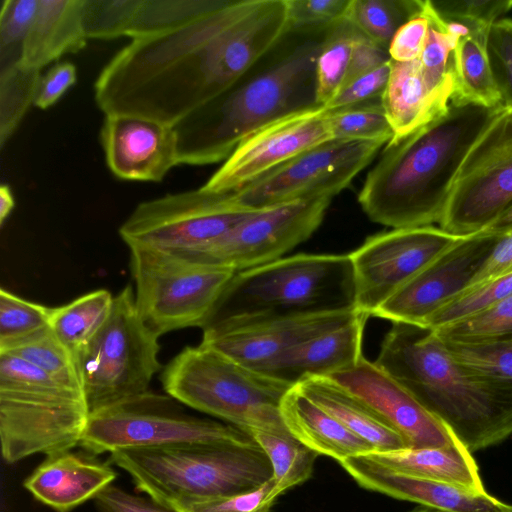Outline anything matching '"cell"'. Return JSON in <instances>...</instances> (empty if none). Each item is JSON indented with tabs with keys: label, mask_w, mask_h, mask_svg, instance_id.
<instances>
[{
	"label": "cell",
	"mask_w": 512,
	"mask_h": 512,
	"mask_svg": "<svg viewBox=\"0 0 512 512\" xmlns=\"http://www.w3.org/2000/svg\"><path fill=\"white\" fill-rule=\"evenodd\" d=\"M288 29L287 0H198L183 19L135 38L99 73L105 115L174 126L215 98Z\"/></svg>",
	"instance_id": "1"
},
{
	"label": "cell",
	"mask_w": 512,
	"mask_h": 512,
	"mask_svg": "<svg viewBox=\"0 0 512 512\" xmlns=\"http://www.w3.org/2000/svg\"><path fill=\"white\" fill-rule=\"evenodd\" d=\"M327 28H289L223 92L176 123L178 164L225 161L246 137L286 115L320 106L316 63Z\"/></svg>",
	"instance_id": "2"
},
{
	"label": "cell",
	"mask_w": 512,
	"mask_h": 512,
	"mask_svg": "<svg viewBox=\"0 0 512 512\" xmlns=\"http://www.w3.org/2000/svg\"><path fill=\"white\" fill-rule=\"evenodd\" d=\"M505 108L451 102L444 114L389 141L358 194L368 218L393 229L439 223L469 151Z\"/></svg>",
	"instance_id": "3"
},
{
	"label": "cell",
	"mask_w": 512,
	"mask_h": 512,
	"mask_svg": "<svg viewBox=\"0 0 512 512\" xmlns=\"http://www.w3.org/2000/svg\"><path fill=\"white\" fill-rule=\"evenodd\" d=\"M374 363L470 452L512 434V388L456 361L431 329L392 323Z\"/></svg>",
	"instance_id": "4"
},
{
	"label": "cell",
	"mask_w": 512,
	"mask_h": 512,
	"mask_svg": "<svg viewBox=\"0 0 512 512\" xmlns=\"http://www.w3.org/2000/svg\"><path fill=\"white\" fill-rule=\"evenodd\" d=\"M351 310L356 305L349 254H297L236 272L206 326Z\"/></svg>",
	"instance_id": "5"
},
{
	"label": "cell",
	"mask_w": 512,
	"mask_h": 512,
	"mask_svg": "<svg viewBox=\"0 0 512 512\" xmlns=\"http://www.w3.org/2000/svg\"><path fill=\"white\" fill-rule=\"evenodd\" d=\"M109 460L131 477L139 492L167 508L181 501L254 490L273 475L259 445L128 448L111 452Z\"/></svg>",
	"instance_id": "6"
},
{
	"label": "cell",
	"mask_w": 512,
	"mask_h": 512,
	"mask_svg": "<svg viewBox=\"0 0 512 512\" xmlns=\"http://www.w3.org/2000/svg\"><path fill=\"white\" fill-rule=\"evenodd\" d=\"M160 379L166 394L184 406L248 434L288 432L280 406L293 386L212 348L202 344L185 347L165 366Z\"/></svg>",
	"instance_id": "7"
},
{
	"label": "cell",
	"mask_w": 512,
	"mask_h": 512,
	"mask_svg": "<svg viewBox=\"0 0 512 512\" xmlns=\"http://www.w3.org/2000/svg\"><path fill=\"white\" fill-rule=\"evenodd\" d=\"M159 336L143 322L131 285L114 296L106 321L76 357L89 412L149 391L161 369Z\"/></svg>",
	"instance_id": "8"
},
{
	"label": "cell",
	"mask_w": 512,
	"mask_h": 512,
	"mask_svg": "<svg viewBox=\"0 0 512 512\" xmlns=\"http://www.w3.org/2000/svg\"><path fill=\"white\" fill-rule=\"evenodd\" d=\"M129 249L137 310L145 325L159 337L188 327L203 329L236 273L182 253Z\"/></svg>",
	"instance_id": "9"
},
{
	"label": "cell",
	"mask_w": 512,
	"mask_h": 512,
	"mask_svg": "<svg viewBox=\"0 0 512 512\" xmlns=\"http://www.w3.org/2000/svg\"><path fill=\"white\" fill-rule=\"evenodd\" d=\"M182 405L147 391L93 411L79 445L92 455L183 443L258 445L247 432L189 414Z\"/></svg>",
	"instance_id": "10"
},
{
	"label": "cell",
	"mask_w": 512,
	"mask_h": 512,
	"mask_svg": "<svg viewBox=\"0 0 512 512\" xmlns=\"http://www.w3.org/2000/svg\"><path fill=\"white\" fill-rule=\"evenodd\" d=\"M258 210L239 203L233 193L200 187L138 204L119 235L129 248L197 253Z\"/></svg>",
	"instance_id": "11"
},
{
	"label": "cell",
	"mask_w": 512,
	"mask_h": 512,
	"mask_svg": "<svg viewBox=\"0 0 512 512\" xmlns=\"http://www.w3.org/2000/svg\"><path fill=\"white\" fill-rule=\"evenodd\" d=\"M512 202V109L505 108L469 151L440 228L455 236L483 231Z\"/></svg>",
	"instance_id": "12"
},
{
	"label": "cell",
	"mask_w": 512,
	"mask_h": 512,
	"mask_svg": "<svg viewBox=\"0 0 512 512\" xmlns=\"http://www.w3.org/2000/svg\"><path fill=\"white\" fill-rule=\"evenodd\" d=\"M382 141L330 140L233 192L251 209L318 197L334 198L377 156Z\"/></svg>",
	"instance_id": "13"
},
{
	"label": "cell",
	"mask_w": 512,
	"mask_h": 512,
	"mask_svg": "<svg viewBox=\"0 0 512 512\" xmlns=\"http://www.w3.org/2000/svg\"><path fill=\"white\" fill-rule=\"evenodd\" d=\"M332 198L292 201L256 211L193 259L236 272L282 258L322 223Z\"/></svg>",
	"instance_id": "14"
},
{
	"label": "cell",
	"mask_w": 512,
	"mask_h": 512,
	"mask_svg": "<svg viewBox=\"0 0 512 512\" xmlns=\"http://www.w3.org/2000/svg\"><path fill=\"white\" fill-rule=\"evenodd\" d=\"M461 237L433 225L392 229L368 237L349 254L356 310L372 316L398 289Z\"/></svg>",
	"instance_id": "15"
},
{
	"label": "cell",
	"mask_w": 512,
	"mask_h": 512,
	"mask_svg": "<svg viewBox=\"0 0 512 512\" xmlns=\"http://www.w3.org/2000/svg\"><path fill=\"white\" fill-rule=\"evenodd\" d=\"M498 235L463 236L387 299L372 316L424 327L439 309L466 291L492 252Z\"/></svg>",
	"instance_id": "16"
},
{
	"label": "cell",
	"mask_w": 512,
	"mask_h": 512,
	"mask_svg": "<svg viewBox=\"0 0 512 512\" xmlns=\"http://www.w3.org/2000/svg\"><path fill=\"white\" fill-rule=\"evenodd\" d=\"M333 140L329 110L315 106L286 115L243 139L203 188L233 193L263 174Z\"/></svg>",
	"instance_id": "17"
},
{
	"label": "cell",
	"mask_w": 512,
	"mask_h": 512,
	"mask_svg": "<svg viewBox=\"0 0 512 512\" xmlns=\"http://www.w3.org/2000/svg\"><path fill=\"white\" fill-rule=\"evenodd\" d=\"M89 410L84 401L0 392L1 454L7 463L71 450L80 444Z\"/></svg>",
	"instance_id": "18"
},
{
	"label": "cell",
	"mask_w": 512,
	"mask_h": 512,
	"mask_svg": "<svg viewBox=\"0 0 512 512\" xmlns=\"http://www.w3.org/2000/svg\"><path fill=\"white\" fill-rule=\"evenodd\" d=\"M357 310L304 314L262 322L203 328L200 344L250 369L264 372L281 354L353 320Z\"/></svg>",
	"instance_id": "19"
},
{
	"label": "cell",
	"mask_w": 512,
	"mask_h": 512,
	"mask_svg": "<svg viewBox=\"0 0 512 512\" xmlns=\"http://www.w3.org/2000/svg\"><path fill=\"white\" fill-rule=\"evenodd\" d=\"M327 377L367 404L407 448L444 447L458 441L410 392L365 357Z\"/></svg>",
	"instance_id": "20"
},
{
	"label": "cell",
	"mask_w": 512,
	"mask_h": 512,
	"mask_svg": "<svg viewBox=\"0 0 512 512\" xmlns=\"http://www.w3.org/2000/svg\"><path fill=\"white\" fill-rule=\"evenodd\" d=\"M109 170L119 179L160 182L178 164L173 126L131 115H105L100 132Z\"/></svg>",
	"instance_id": "21"
},
{
	"label": "cell",
	"mask_w": 512,
	"mask_h": 512,
	"mask_svg": "<svg viewBox=\"0 0 512 512\" xmlns=\"http://www.w3.org/2000/svg\"><path fill=\"white\" fill-rule=\"evenodd\" d=\"M361 487L390 497L415 502L444 512H511L487 492L476 494L465 489L392 471L366 455L339 462Z\"/></svg>",
	"instance_id": "22"
},
{
	"label": "cell",
	"mask_w": 512,
	"mask_h": 512,
	"mask_svg": "<svg viewBox=\"0 0 512 512\" xmlns=\"http://www.w3.org/2000/svg\"><path fill=\"white\" fill-rule=\"evenodd\" d=\"M95 455L64 450L46 458L24 480V488L56 512H70L95 499L117 477Z\"/></svg>",
	"instance_id": "23"
},
{
	"label": "cell",
	"mask_w": 512,
	"mask_h": 512,
	"mask_svg": "<svg viewBox=\"0 0 512 512\" xmlns=\"http://www.w3.org/2000/svg\"><path fill=\"white\" fill-rule=\"evenodd\" d=\"M368 315L315 336L287 350L263 372L297 385L308 377H327L355 366L363 356L362 343Z\"/></svg>",
	"instance_id": "24"
},
{
	"label": "cell",
	"mask_w": 512,
	"mask_h": 512,
	"mask_svg": "<svg viewBox=\"0 0 512 512\" xmlns=\"http://www.w3.org/2000/svg\"><path fill=\"white\" fill-rule=\"evenodd\" d=\"M280 411L288 431L319 455L340 462L374 451L369 443L315 404L296 385L285 394Z\"/></svg>",
	"instance_id": "25"
},
{
	"label": "cell",
	"mask_w": 512,
	"mask_h": 512,
	"mask_svg": "<svg viewBox=\"0 0 512 512\" xmlns=\"http://www.w3.org/2000/svg\"><path fill=\"white\" fill-rule=\"evenodd\" d=\"M82 5L83 0H39L20 63L41 70L66 54L84 49L88 38Z\"/></svg>",
	"instance_id": "26"
},
{
	"label": "cell",
	"mask_w": 512,
	"mask_h": 512,
	"mask_svg": "<svg viewBox=\"0 0 512 512\" xmlns=\"http://www.w3.org/2000/svg\"><path fill=\"white\" fill-rule=\"evenodd\" d=\"M381 103L394 133L392 140H396L444 114L451 99L429 89L418 59H390V75Z\"/></svg>",
	"instance_id": "27"
},
{
	"label": "cell",
	"mask_w": 512,
	"mask_h": 512,
	"mask_svg": "<svg viewBox=\"0 0 512 512\" xmlns=\"http://www.w3.org/2000/svg\"><path fill=\"white\" fill-rule=\"evenodd\" d=\"M366 456L398 473L453 485L476 494L486 492L471 452L459 441L444 447L373 451Z\"/></svg>",
	"instance_id": "28"
},
{
	"label": "cell",
	"mask_w": 512,
	"mask_h": 512,
	"mask_svg": "<svg viewBox=\"0 0 512 512\" xmlns=\"http://www.w3.org/2000/svg\"><path fill=\"white\" fill-rule=\"evenodd\" d=\"M296 386L353 434L369 443L375 452L407 448L404 439L367 404L331 378L308 377Z\"/></svg>",
	"instance_id": "29"
},
{
	"label": "cell",
	"mask_w": 512,
	"mask_h": 512,
	"mask_svg": "<svg viewBox=\"0 0 512 512\" xmlns=\"http://www.w3.org/2000/svg\"><path fill=\"white\" fill-rule=\"evenodd\" d=\"M113 301L114 296L106 289L86 293L65 305L52 308L49 328L76 359L108 318Z\"/></svg>",
	"instance_id": "30"
},
{
	"label": "cell",
	"mask_w": 512,
	"mask_h": 512,
	"mask_svg": "<svg viewBox=\"0 0 512 512\" xmlns=\"http://www.w3.org/2000/svg\"><path fill=\"white\" fill-rule=\"evenodd\" d=\"M486 39H460L452 53L455 92L451 102L503 106L487 57Z\"/></svg>",
	"instance_id": "31"
},
{
	"label": "cell",
	"mask_w": 512,
	"mask_h": 512,
	"mask_svg": "<svg viewBox=\"0 0 512 512\" xmlns=\"http://www.w3.org/2000/svg\"><path fill=\"white\" fill-rule=\"evenodd\" d=\"M363 34L347 17L327 30L316 63V98L326 107L342 88L356 42Z\"/></svg>",
	"instance_id": "32"
},
{
	"label": "cell",
	"mask_w": 512,
	"mask_h": 512,
	"mask_svg": "<svg viewBox=\"0 0 512 512\" xmlns=\"http://www.w3.org/2000/svg\"><path fill=\"white\" fill-rule=\"evenodd\" d=\"M250 435L267 455L280 494L311 478L319 454L288 432L253 431Z\"/></svg>",
	"instance_id": "33"
},
{
	"label": "cell",
	"mask_w": 512,
	"mask_h": 512,
	"mask_svg": "<svg viewBox=\"0 0 512 512\" xmlns=\"http://www.w3.org/2000/svg\"><path fill=\"white\" fill-rule=\"evenodd\" d=\"M423 8L424 0H352L348 18L367 38L388 50L397 30Z\"/></svg>",
	"instance_id": "34"
},
{
	"label": "cell",
	"mask_w": 512,
	"mask_h": 512,
	"mask_svg": "<svg viewBox=\"0 0 512 512\" xmlns=\"http://www.w3.org/2000/svg\"><path fill=\"white\" fill-rule=\"evenodd\" d=\"M423 14L428 19L429 27L418 58L422 76L431 91L452 100L455 92L452 53L458 41L443 30L430 0H424Z\"/></svg>",
	"instance_id": "35"
},
{
	"label": "cell",
	"mask_w": 512,
	"mask_h": 512,
	"mask_svg": "<svg viewBox=\"0 0 512 512\" xmlns=\"http://www.w3.org/2000/svg\"><path fill=\"white\" fill-rule=\"evenodd\" d=\"M41 70L20 62L0 70V145L14 134L26 112L35 102Z\"/></svg>",
	"instance_id": "36"
},
{
	"label": "cell",
	"mask_w": 512,
	"mask_h": 512,
	"mask_svg": "<svg viewBox=\"0 0 512 512\" xmlns=\"http://www.w3.org/2000/svg\"><path fill=\"white\" fill-rule=\"evenodd\" d=\"M0 352L15 354L33 363L59 383L82 392L76 359L56 339L50 328Z\"/></svg>",
	"instance_id": "37"
},
{
	"label": "cell",
	"mask_w": 512,
	"mask_h": 512,
	"mask_svg": "<svg viewBox=\"0 0 512 512\" xmlns=\"http://www.w3.org/2000/svg\"><path fill=\"white\" fill-rule=\"evenodd\" d=\"M328 110L333 140L382 141L387 144L394 137L381 98Z\"/></svg>",
	"instance_id": "38"
},
{
	"label": "cell",
	"mask_w": 512,
	"mask_h": 512,
	"mask_svg": "<svg viewBox=\"0 0 512 512\" xmlns=\"http://www.w3.org/2000/svg\"><path fill=\"white\" fill-rule=\"evenodd\" d=\"M441 340L456 361L512 388V336L480 342Z\"/></svg>",
	"instance_id": "39"
},
{
	"label": "cell",
	"mask_w": 512,
	"mask_h": 512,
	"mask_svg": "<svg viewBox=\"0 0 512 512\" xmlns=\"http://www.w3.org/2000/svg\"><path fill=\"white\" fill-rule=\"evenodd\" d=\"M0 392L85 402L82 392L59 383L33 363L9 352H0Z\"/></svg>",
	"instance_id": "40"
},
{
	"label": "cell",
	"mask_w": 512,
	"mask_h": 512,
	"mask_svg": "<svg viewBox=\"0 0 512 512\" xmlns=\"http://www.w3.org/2000/svg\"><path fill=\"white\" fill-rule=\"evenodd\" d=\"M51 307L0 289V350L49 328Z\"/></svg>",
	"instance_id": "41"
},
{
	"label": "cell",
	"mask_w": 512,
	"mask_h": 512,
	"mask_svg": "<svg viewBox=\"0 0 512 512\" xmlns=\"http://www.w3.org/2000/svg\"><path fill=\"white\" fill-rule=\"evenodd\" d=\"M512 295V270L480 285L471 287L439 309L426 322L436 330L468 318Z\"/></svg>",
	"instance_id": "42"
},
{
	"label": "cell",
	"mask_w": 512,
	"mask_h": 512,
	"mask_svg": "<svg viewBox=\"0 0 512 512\" xmlns=\"http://www.w3.org/2000/svg\"><path fill=\"white\" fill-rule=\"evenodd\" d=\"M432 331L441 339L455 342L512 336V295L468 318Z\"/></svg>",
	"instance_id": "43"
},
{
	"label": "cell",
	"mask_w": 512,
	"mask_h": 512,
	"mask_svg": "<svg viewBox=\"0 0 512 512\" xmlns=\"http://www.w3.org/2000/svg\"><path fill=\"white\" fill-rule=\"evenodd\" d=\"M141 0H83L82 21L88 39L127 36Z\"/></svg>",
	"instance_id": "44"
},
{
	"label": "cell",
	"mask_w": 512,
	"mask_h": 512,
	"mask_svg": "<svg viewBox=\"0 0 512 512\" xmlns=\"http://www.w3.org/2000/svg\"><path fill=\"white\" fill-rule=\"evenodd\" d=\"M39 0H4L0 12V70L21 61Z\"/></svg>",
	"instance_id": "45"
},
{
	"label": "cell",
	"mask_w": 512,
	"mask_h": 512,
	"mask_svg": "<svg viewBox=\"0 0 512 512\" xmlns=\"http://www.w3.org/2000/svg\"><path fill=\"white\" fill-rule=\"evenodd\" d=\"M280 495L274 479L270 478L254 490L181 501L171 505L169 509L175 512H270Z\"/></svg>",
	"instance_id": "46"
},
{
	"label": "cell",
	"mask_w": 512,
	"mask_h": 512,
	"mask_svg": "<svg viewBox=\"0 0 512 512\" xmlns=\"http://www.w3.org/2000/svg\"><path fill=\"white\" fill-rule=\"evenodd\" d=\"M430 2L442 20L465 23L485 37L490 27L512 9V0H430Z\"/></svg>",
	"instance_id": "47"
},
{
	"label": "cell",
	"mask_w": 512,
	"mask_h": 512,
	"mask_svg": "<svg viewBox=\"0 0 512 512\" xmlns=\"http://www.w3.org/2000/svg\"><path fill=\"white\" fill-rule=\"evenodd\" d=\"M485 47L501 104L512 109V19L501 18L490 27Z\"/></svg>",
	"instance_id": "48"
},
{
	"label": "cell",
	"mask_w": 512,
	"mask_h": 512,
	"mask_svg": "<svg viewBox=\"0 0 512 512\" xmlns=\"http://www.w3.org/2000/svg\"><path fill=\"white\" fill-rule=\"evenodd\" d=\"M352 0H287L288 27L327 28L347 17Z\"/></svg>",
	"instance_id": "49"
},
{
	"label": "cell",
	"mask_w": 512,
	"mask_h": 512,
	"mask_svg": "<svg viewBox=\"0 0 512 512\" xmlns=\"http://www.w3.org/2000/svg\"><path fill=\"white\" fill-rule=\"evenodd\" d=\"M390 75V61L343 86L327 109H339L381 98Z\"/></svg>",
	"instance_id": "50"
},
{
	"label": "cell",
	"mask_w": 512,
	"mask_h": 512,
	"mask_svg": "<svg viewBox=\"0 0 512 512\" xmlns=\"http://www.w3.org/2000/svg\"><path fill=\"white\" fill-rule=\"evenodd\" d=\"M428 27V19L423 11L403 24L397 30L389 45L390 59L397 62L417 60L424 48Z\"/></svg>",
	"instance_id": "51"
},
{
	"label": "cell",
	"mask_w": 512,
	"mask_h": 512,
	"mask_svg": "<svg viewBox=\"0 0 512 512\" xmlns=\"http://www.w3.org/2000/svg\"><path fill=\"white\" fill-rule=\"evenodd\" d=\"M77 70L73 63L64 61L54 64L42 76L34 106L45 110L56 104L76 83Z\"/></svg>",
	"instance_id": "52"
},
{
	"label": "cell",
	"mask_w": 512,
	"mask_h": 512,
	"mask_svg": "<svg viewBox=\"0 0 512 512\" xmlns=\"http://www.w3.org/2000/svg\"><path fill=\"white\" fill-rule=\"evenodd\" d=\"M98 512H175L149 497H140L110 485L95 499Z\"/></svg>",
	"instance_id": "53"
},
{
	"label": "cell",
	"mask_w": 512,
	"mask_h": 512,
	"mask_svg": "<svg viewBox=\"0 0 512 512\" xmlns=\"http://www.w3.org/2000/svg\"><path fill=\"white\" fill-rule=\"evenodd\" d=\"M389 61L390 56L388 50L373 42L363 34L354 46L343 86L358 76L388 63Z\"/></svg>",
	"instance_id": "54"
},
{
	"label": "cell",
	"mask_w": 512,
	"mask_h": 512,
	"mask_svg": "<svg viewBox=\"0 0 512 512\" xmlns=\"http://www.w3.org/2000/svg\"><path fill=\"white\" fill-rule=\"evenodd\" d=\"M511 270L512 232L498 235L492 252L477 272L469 288L480 285Z\"/></svg>",
	"instance_id": "55"
},
{
	"label": "cell",
	"mask_w": 512,
	"mask_h": 512,
	"mask_svg": "<svg viewBox=\"0 0 512 512\" xmlns=\"http://www.w3.org/2000/svg\"><path fill=\"white\" fill-rule=\"evenodd\" d=\"M483 232L503 235L512 232V202L488 225Z\"/></svg>",
	"instance_id": "56"
},
{
	"label": "cell",
	"mask_w": 512,
	"mask_h": 512,
	"mask_svg": "<svg viewBox=\"0 0 512 512\" xmlns=\"http://www.w3.org/2000/svg\"><path fill=\"white\" fill-rule=\"evenodd\" d=\"M15 207V200L10 187L2 184L0 187V224L3 225Z\"/></svg>",
	"instance_id": "57"
},
{
	"label": "cell",
	"mask_w": 512,
	"mask_h": 512,
	"mask_svg": "<svg viewBox=\"0 0 512 512\" xmlns=\"http://www.w3.org/2000/svg\"><path fill=\"white\" fill-rule=\"evenodd\" d=\"M409 512H444V511H441V510H437V509H434V508H430V507H426V506H422V505H419L417 507H415L414 509H412L411 511ZM512 512V511H511Z\"/></svg>",
	"instance_id": "58"
}]
</instances>
